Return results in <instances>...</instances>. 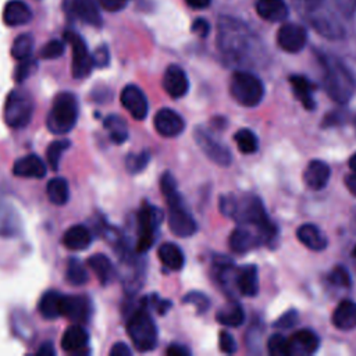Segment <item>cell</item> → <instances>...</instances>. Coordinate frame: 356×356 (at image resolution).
Listing matches in <instances>:
<instances>
[{
	"mask_svg": "<svg viewBox=\"0 0 356 356\" xmlns=\"http://www.w3.org/2000/svg\"><path fill=\"white\" fill-rule=\"evenodd\" d=\"M217 46L227 61L252 64L261 54V43L241 19L221 17L217 25Z\"/></svg>",
	"mask_w": 356,
	"mask_h": 356,
	"instance_id": "6da1fadb",
	"label": "cell"
},
{
	"mask_svg": "<svg viewBox=\"0 0 356 356\" xmlns=\"http://www.w3.org/2000/svg\"><path fill=\"white\" fill-rule=\"evenodd\" d=\"M220 210L238 224H250L277 235L275 225L270 221L264 204L253 193H227L220 197Z\"/></svg>",
	"mask_w": 356,
	"mask_h": 356,
	"instance_id": "7a4b0ae2",
	"label": "cell"
},
{
	"mask_svg": "<svg viewBox=\"0 0 356 356\" xmlns=\"http://www.w3.org/2000/svg\"><path fill=\"white\" fill-rule=\"evenodd\" d=\"M317 58L323 70V86L327 95L339 104L348 103L356 90L352 71L332 54L318 53Z\"/></svg>",
	"mask_w": 356,
	"mask_h": 356,
	"instance_id": "3957f363",
	"label": "cell"
},
{
	"mask_svg": "<svg viewBox=\"0 0 356 356\" xmlns=\"http://www.w3.org/2000/svg\"><path fill=\"white\" fill-rule=\"evenodd\" d=\"M79 106L75 95L70 92H63L53 100L51 108L49 110L46 125L47 129L56 135L70 132L78 120Z\"/></svg>",
	"mask_w": 356,
	"mask_h": 356,
	"instance_id": "277c9868",
	"label": "cell"
},
{
	"mask_svg": "<svg viewBox=\"0 0 356 356\" xmlns=\"http://www.w3.org/2000/svg\"><path fill=\"white\" fill-rule=\"evenodd\" d=\"M127 332L138 350L147 352L156 348L157 327L145 305H142L129 316L127 323Z\"/></svg>",
	"mask_w": 356,
	"mask_h": 356,
	"instance_id": "5b68a950",
	"label": "cell"
},
{
	"mask_svg": "<svg viewBox=\"0 0 356 356\" xmlns=\"http://www.w3.org/2000/svg\"><path fill=\"white\" fill-rule=\"evenodd\" d=\"M229 93L238 104L256 107L264 97V85L249 71H235L229 81Z\"/></svg>",
	"mask_w": 356,
	"mask_h": 356,
	"instance_id": "8992f818",
	"label": "cell"
},
{
	"mask_svg": "<svg viewBox=\"0 0 356 356\" xmlns=\"http://www.w3.org/2000/svg\"><path fill=\"white\" fill-rule=\"evenodd\" d=\"M168 206V227L179 238H188L193 235L197 229L196 221L191 211L186 209L184 199L178 189L171 191L164 195Z\"/></svg>",
	"mask_w": 356,
	"mask_h": 356,
	"instance_id": "52a82bcc",
	"label": "cell"
},
{
	"mask_svg": "<svg viewBox=\"0 0 356 356\" xmlns=\"http://www.w3.org/2000/svg\"><path fill=\"white\" fill-rule=\"evenodd\" d=\"M33 114L32 96L19 89L11 90L4 103V121L11 128H24L31 122Z\"/></svg>",
	"mask_w": 356,
	"mask_h": 356,
	"instance_id": "ba28073f",
	"label": "cell"
},
{
	"mask_svg": "<svg viewBox=\"0 0 356 356\" xmlns=\"http://www.w3.org/2000/svg\"><path fill=\"white\" fill-rule=\"evenodd\" d=\"M275 238V234H270L260 227L250 224H239L231 232L228 243L232 252L242 254L259 248L263 243H271Z\"/></svg>",
	"mask_w": 356,
	"mask_h": 356,
	"instance_id": "9c48e42d",
	"label": "cell"
},
{
	"mask_svg": "<svg viewBox=\"0 0 356 356\" xmlns=\"http://www.w3.org/2000/svg\"><path fill=\"white\" fill-rule=\"evenodd\" d=\"M193 139L199 149L206 154L209 160L221 167H228L232 163L231 150L206 127L197 125L193 131Z\"/></svg>",
	"mask_w": 356,
	"mask_h": 356,
	"instance_id": "30bf717a",
	"label": "cell"
},
{
	"mask_svg": "<svg viewBox=\"0 0 356 356\" xmlns=\"http://www.w3.org/2000/svg\"><path fill=\"white\" fill-rule=\"evenodd\" d=\"M164 214L163 211L154 206V204H143L139 214H138V221H139V238L136 243L138 252L143 253L149 250L157 236V231L163 222Z\"/></svg>",
	"mask_w": 356,
	"mask_h": 356,
	"instance_id": "8fae6325",
	"label": "cell"
},
{
	"mask_svg": "<svg viewBox=\"0 0 356 356\" xmlns=\"http://www.w3.org/2000/svg\"><path fill=\"white\" fill-rule=\"evenodd\" d=\"M65 40L71 44L72 47V75L76 79L85 78L90 74L92 68H93V61H92V54H89L86 43L83 42V39L76 33V32H71L67 31L64 33Z\"/></svg>",
	"mask_w": 356,
	"mask_h": 356,
	"instance_id": "7c38bea8",
	"label": "cell"
},
{
	"mask_svg": "<svg viewBox=\"0 0 356 356\" xmlns=\"http://www.w3.org/2000/svg\"><path fill=\"white\" fill-rule=\"evenodd\" d=\"M307 42V32L299 24H284L277 32V44L286 53L300 51Z\"/></svg>",
	"mask_w": 356,
	"mask_h": 356,
	"instance_id": "4fadbf2b",
	"label": "cell"
},
{
	"mask_svg": "<svg viewBox=\"0 0 356 356\" xmlns=\"http://www.w3.org/2000/svg\"><path fill=\"white\" fill-rule=\"evenodd\" d=\"M120 100L122 107L132 115V118L142 121L147 117L149 103L143 90L136 85H127L121 95Z\"/></svg>",
	"mask_w": 356,
	"mask_h": 356,
	"instance_id": "5bb4252c",
	"label": "cell"
},
{
	"mask_svg": "<svg viewBox=\"0 0 356 356\" xmlns=\"http://www.w3.org/2000/svg\"><path fill=\"white\" fill-rule=\"evenodd\" d=\"M61 314L74 323H85L92 314L89 298L83 295H64Z\"/></svg>",
	"mask_w": 356,
	"mask_h": 356,
	"instance_id": "9a60e30c",
	"label": "cell"
},
{
	"mask_svg": "<svg viewBox=\"0 0 356 356\" xmlns=\"http://www.w3.org/2000/svg\"><path fill=\"white\" fill-rule=\"evenodd\" d=\"M153 124L156 131L165 138L178 136L185 129L184 118L171 108H160L153 118Z\"/></svg>",
	"mask_w": 356,
	"mask_h": 356,
	"instance_id": "2e32d148",
	"label": "cell"
},
{
	"mask_svg": "<svg viewBox=\"0 0 356 356\" xmlns=\"http://www.w3.org/2000/svg\"><path fill=\"white\" fill-rule=\"evenodd\" d=\"M163 88L165 93L172 99L184 97L189 89V79L186 72L177 64L168 65L163 75Z\"/></svg>",
	"mask_w": 356,
	"mask_h": 356,
	"instance_id": "e0dca14e",
	"label": "cell"
},
{
	"mask_svg": "<svg viewBox=\"0 0 356 356\" xmlns=\"http://www.w3.org/2000/svg\"><path fill=\"white\" fill-rule=\"evenodd\" d=\"M22 232L18 210L0 193V236H17Z\"/></svg>",
	"mask_w": 356,
	"mask_h": 356,
	"instance_id": "ac0fdd59",
	"label": "cell"
},
{
	"mask_svg": "<svg viewBox=\"0 0 356 356\" xmlns=\"http://www.w3.org/2000/svg\"><path fill=\"white\" fill-rule=\"evenodd\" d=\"M234 288L242 296H256L259 292V274L254 264H246L234 271Z\"/></svg>",
	"mask_w": 356,
	"mask_h": 356,
	"instance_id": "d6986e66",
	"label": "cell"
},
{
	"mask_svg": "<svg viewBox=\"0 0 356 356\" xmlns=\"http://www.w3.org/2000/svg\"><path fill=\"white\" fill-rule=\"evenodd\" d=\"M289 353L291 356H305L314 353L320 346V339L312 330H300L293 332L289 338Z\"/></svg>",
	"mask_w": 356,
	"mask_h": 356,
	"instance_id": "ffe728a7",
	"label": "cell"
},
{
	"mask_svg": "<svg viewBox=\"0 0 356 356\" xmlns=\"http://www.w3.org/2000/svg\"><path fill=\"white\" fill-rule=\"evenodd\" d=\"M67 10L85 24L100 26L102 17L95 0H65Z\"/></svg>",
	"mask_w": 356,
	"mask_h": 356,
	"instance_id": "44dd1931",
	"label": "cell"
},
{
	"mask_svg": "<svg viewBox=\"0 0 356 356\" xmlns=\"http://www.w3.org/2000/svg\"><path fill=\"white\" fill-rule=\"evenodd\" d=\"M331 177V170L327 163L321 160H312L305 171H303V181L309 189L320 191L323 189Z\"/></svg>",
	"mask_w": 356,
	"mask_h": 356,
	"instance_id": "7402d4cb",
	"label": "cell"
},
{
	"mask_svg": "<svg viewBox=\"0 0 356 356\" xmlns=\"http://www.w3.org/2000/svg\"><path fill=\"white\" fill-rule=\"evenodd\" d=\"M47 168L40 157L36 154H28L18 159L13 165V174L24 178H43Z\"/></svg>",
	"mask_w": 356,
	"mask_h": 356,
	"instance_id": "603a6c76",
	"label": "cell"
},
{
	"mask_svg": "<svg viewBox=\"0 0 356 356\" xmlns=\"http://www.w3.org/2000/svg\"><path fill=\"white\" fill-rule=\"evenodd\" d=\"M32 19L29 6L22 0H10L3 8V21L8 26H21Z\"/></svg>",
	"mask_w": 356,
	"mask_h": 356,
	"instance_id": "cb8c5ba5",
	"label": "cell"
},
{
	"mask_svg": "<svg viewBox=\"0 0 356 356\" xmlns=\"http://www.w3.org/2000/svg\"><path fill=\"white\" fill-rule=\"evenodd\" d=\"M296 238L299 239V242H302L307 249L314 250V252H320L324 250L327 248V236L324 235V232L314 224H302L298 229H296Z\"/></svg>",
	"mask_w": 356,
	"mask_h": 356,
	"instance_id": "d4e9b609",
	"label": "cell"
},
{
	"mask_svg": "<svg viewBox=\"0 0 356 356\" xmlns=\"http://www.w3.org/2000/svg\"><path fill=\"white\" fill-rule=\"evenodd\" d=\"M89 343V334L88 331L79 325V324H72L68 327L61 338V348L65 352L76 353L82 352Z\"/></svg>",
	"mask_w": 356,
	"mask_h": 356,
	"instance_id": "484cf974",
	"label": "cell"
},
{
	"mask_svg": "<svg viewBox=\"0 0 356 356\" xmlns=\"http://www.w3.org/2000/svg\"><path fill=\"white\" fill-rule=\"evenodd\" d=\"M254 8L264 21L280 22L288 17V7L284 0H257Z\"/></svg>",
	"mask_w": 356,
	"mask_h": 356,
	"instance_id": "4316f807",
	"label": "cell"
},
{
	"mask_svg": "<svg viewBox=\"0 0 356 356\" xmlns=\"http://www.w3.org/2000/svg\"><path fill=\"white\" fill-rule=\"evenodd\" d=\"M332 324L341 331L356 328V303L352 300H342L332 313Z\"/></svg>",
	"mask_w": 356,
	"mask_h": 356,
	"instance_id": "83f0119b",
	"label": "cell"
},
{
	"mask_svg": "<svg viewBox=\"0 0 356 356\" xmlns=\"http://www.w3.org/2000/svg\"><path fill=\"white\" fill-rule=\"evenodd\" d=\"M63 243L70 250H83L92 243V232L82 224L72 225L64 232Z\"/></svg>",
	"mask_w": 356,
	"mask_h": 356,
	"instance_id": "f1b7e54d",
	"label": "cell"
},
{
	"mask_svg": "<svg viewBox=\"0 0 356 356\" xmlns=\"http://www.w3.org/2000/svg\"><path fill=\"white\" fill-rule=\"evenodd\" d=\"M89 268L96 274L102 285H108L115 277V268L113 261L102 253H96L86 260Z\"/></svg>",
	"mask_w": 356,
	"mask_h": 356,
	"instance_id": "f546056e",
	"label": "cell"
},
{
	"mask_svg": "<svg viewBox=\"0 0 356 356\" xmlns=\"http://www.w3.org/2000/svg\"><path fill=\"white\" fill-rule=\"evenodd\" d=\"M289 83L292 86L293 95L303 104L306 110H314L316 102L313 99V85L303 75L289 76Z\"/></svg>",
	"mask_w": 356,
	"mask_h": 356,
	"instance_id": "4dcf8cb0",
	"label": "cell"
},
{
	"mask_svg": "<svg viewBox=\"0 0 356 356\" xmlns=\"http://www.w3.org/2000/svg\"><path fill=\"white\" fill-rule=\"evenodd\" d=\"M310 22L313 24L314 29L320 32V35H324L328 39H339L343 36L342 26L328 14L314 13L310 18Z\"/></svg>",
	"mask_w": 356,
	"mask_h": 356,
	"instance_id": "1f68e13d",
	"label": "cell"
},
{
	"mask_svg": "<svg viewBox=\"0 0 356 356\" xmlns=\"http://www.w3.org/2000/svg\"><path fill=\"white\" fill-rule=\"evenodd\" d=\"M63 296L57 291H47L42 295L39 300V312L40 314L47 320H54L61 314V306H63Z\"/></svg>",
	"mask_w": 356,
	"mask_h": 356,
	"instance_id": "d6a6232c",
	"label": "cell"
},
{
	"mask_svg": "<svg viewBox=\"0 0 356 356\" xmlns=\"http://www.w3.org/2000/svg\"><path fill=\"white\" fill-rule=\"evenodd\" d=\"M157 256H159L160 261L171 270H179L185 263L184 252L181 250V248L178 245H175L172 242H165V243L160 245V248L157 250Z\"/></svg>",
	"mask_w": 356,
	"mask_h": 356,
	"instance_id": "836d02e7",
	"label": "cell"
},
{
	"mask_svg": "<svg viewBox=\"0 0 356 356\" xmlns=\"http://www.w3.org/2000/svg\"><path fill=\"white\" fill-rule=\"evenodd\" d=\"M216 320L227 327H239L245 320V312L238 302L232 300L217 312Z\"/></svg>",
	"mask_w": 356,
	"mask_h": 356,
	"instance_id": "e575fe53",
	"label": "cell"
},
{
	"mask_svg": "<svg viewBox=\"0 0 356 356\" xmlns=\"http://www.w3.org/2000/svg\"><path fill=\"white\" fill-rule=\"evenodd\" d=\"M46 193H47V197H49V200L51 203H54L57 206L65 204L68 202V199H70L68 182L64 178L56 177V178H53V179H50L47 182Z\"/></svg>",
	"mask_w": 356,
	"mask_h": 356,
	"instance_id": "d590c367",
	"label": "cell"
},
{
	"mask_svg": "<svg viewBox=\"0 0 356 356\" xmlns=\"http://www.w3.org/2000/svg\"><path fill=\"white\" fill-rule=\"evenodd\" d=\"M103 125L107 129L110 139L114 143H117V145L125 142L128 139V136H129L128 127H127L124 118H121L120 115H108V117H106Z\"/></svg>",
	"mask_w": 356,
	"mask_h": 356,
	"instance_id": "8d00e7d4",
	"label": "cell"
},
{
	"mask_svg": "<svg viewBox=\"0 0 356 356\" xmlns=\"http://www.w3.org/2000/svg\"><path fill=\"white\" fill-rule=\"evenodd\" d=\"M234 140L236 143L238 150L243 154H253L259 149V140L256 134L248 128L236 131V134L234 135Z\"/></svg>",
	"mask_w": 356,
	"mask_h": 356,
	"instance_id": "74e56055",
	"label": "cell"
},
{
	"mask_svg": "<svg viewBox=\"0 0 356 356\" xmlns=\"http://www.w3.org/2000/svg\"><path fill=\"white\" fill-rule=\"evenodd\" d=\"M33 50V38L31 33H22L15 38L13 46H11V56L18 60H26L31 57Z\"/></svg>",
	"mask_w": 356,
	"mask_h": 356,
	"instance_id": "f35d334b",
	"label": "cell"
},
{
	"mask_svg": "<svg viewBox=\"0 0 356 356\" xmlns=\"http://www.w3.org/2000/svg\"><path fill=\"white\" fill-rule=\"evenodd\" d=\"M65 277L67 281L71 285L75 286H81L83 284L88 282V271L86 267L83 266V263L78 259H70L68 264H67V271H65Z\"/></svg>",
	"mask_w": 356,
	"mask_h": 356,
	"instance_id": "ab89813d",
	"label": "cell"
},
{
	"mask_svg": "<svg viewBox=\"0 0 356 356\" xmlns=\"http://www.w3.org/2000/svg\"><path fill=\"white\" fill-rule=\"evenodd\" d=\"M71 146V142L68 139H58L51 142L46 149V159L49 165L53 171H57L61 154Z\"/></svg>",
	"mask_w": 356,
	"mask_h": 356,
	"instance_id": "60d3db41",
	"label": "cell"
},
{
	"mask_svg": "<svg viewBox=\"0 0 356 356\" xmlns=\"http://www.w3.org/2000/svg\"><path fill=\"white\" fill-rule=\"evenodd\" d=\"M267 350L271 356H291L289 342L281 334H274L267 341Z\"/></svg>",
	"mask_w": 356,
	"mask_h": 356,
	"instance_id": "b9f144b4",
	"label": "cell"
},
{
	"mask_svg": "<svg viewBox=\"0 0 356 356\" xmlns=\"http://www.w3.org/2000/svg\"><path fill=\"white\" fill-rule=\"evenodd\" d=\"M149 161H150V154H149V152L143 150L136 154H128V157L125 160V165L131 174H138L146 168Z\"/></svg>",
	"mask_w": 356,
	"mask_h": 356,
	"instance_id": "7bdbcfd3",
	"label": "cell"
},
{
	"mask_svg": "<svg viewBox=\"0 0 356 356\" xmlns=\"http://www.w3.org/2000/svg\"><path fill=\"white\" fill-rule=\"evenodd\" d=\"M65 50V44L60 39H53L47 42L42 49H40V58L43 60H53L58 58Z\"/></svg>",
	"mask_w": 356,
	"mask_h": 356,
	"instance_id": "ee69618b",
	"label": "cell"
},
{
	"mask_svg": "<svg viewBox=\"0 0 356 356\" xmlns=\"http://www.w3.org/2000/svg\"><path fill=\"white\" fill-rule=\"evenodd\" d=\"M182 302H184V303L193 305L195 309L197 310V313H204V312H207V309L210 307V300H209V298H207L204 293L197 292V291H192V292L186 293V295L182 298Z\"/></svg>",
	"mask_w": 356,
	"mask_h": 356,
	"instance_id": "f6af8a7d",
	"label": "cell"
},
{
	"mask_svg": "<svg viewBox=\"0 0 356 356\" xmlns=\"http://www.w3.org/2000/svg\"><path fill=\"white\" fill-rule=\"evenodd\" d=\"M328 281L335 286H341V288H348L350 286V282H352L350 274L348 268H345L343 266L334 267L328 275Z\"/></svg>",
	"mask_w": 356,
	"mask_h": 356,
	"instance_id": "bcb514c9",
	"label": "cell"
},
{
	"mask_svg": "<svg viewBox=\"0 0 356 356\" xmlns=\"http://www.w3.org/2000/svg\"><path fill=\"white\" fill-rule=\"evenodd\" d=\"M35 70H36V61L31 60V57L26 60H22L15 70V75H14L15 81L17 82L25 81L29 75H32L35 72Z\"/></svg>",
	"mask_w": 356,
	"mask_h": 356,
	"instance_id": "7dc6e473",
	"label": "cell"
},
{
	"mask_svg": "<svg viewBox=\"0 0 356 356\" xmlns=\"http://www.w3.org/2000/svg\"><path fill=\"white\" fill-rule=\"evenodd\" d=\"M218 345H220V350L224 352V353H227V355L235 353L236 349H238L235 338H234L228 331H220V335H218Z\"/></svg>",
	"mask_w": 356,
	"mask_h": 356,
	"instance_id": "c3c4849f",
	"label": "cell"
},
{
	"mask_svg": "<svg viewBox=\"0 0 356 356\" xmlns=\"http://www.w3.org/2000/svg\"><path fill=\"white\" fill-rule=\"evenodd\" d=\"M92 61H93V67H99L103 68L108 64L110 61V53L107 46H100L95 50V53L92 54Z\"/></svg>",
	"mask_w": 356,
	"mask_h": 356,
	"instance_id": "681fc988",
	"label": "cell"
},
{
	"mask_svg": "<svg viewBox=\"0 0 356 356\" xmlns=\"http://www.w3.org/2000/svg\"><path fill=\"white\" fill-rule=\"evenodd\" d=\"M296 321H298V313H296L295 310H288V312H285L278 320H275L274 327L286 330V328L293 327V325L296 324Z\"/></svg>",
	"mask_w": 356,
	"mask_h": 356,
	"instance_id": "f907efd6",
	"label": "cell"
},
{
	"mask_svg": "<svg viewBox=\"0 0 356 356\" xmlns=\"http://www.w3.org/2000/svg\"><path fill=\"white\" fill-rule=\"evenodd\" d=\"M337 8L348 18L356 13V0H334Z\"/></svg>",
	"mask_w": 356,
	"mask_h": 356,
	"instance_id": "816d5d0a",
	"label": "cell"
},
{
	"mask_svg": "<svg viewBox=\"0 0 356 356\" xmlns=\"http://www.w3.org/2000/svg\"><path fill=\"white\" fill-rule=\"evenodd\" d=\"M192 32L196 33V35H199L200 38H204V36H207L209 32H210V25H209V22H207L206 19L197 18V19L193 21V24H192Z\"/></svg>",
	"mask_w": 356,
	"mask_h": 356,
	"instance_id": "f5cc1de1",
	"label": "cell"
},
{
	"mask_svg": "<svg viewBox=\"0 0 356 356\" xmlns=\"http://www.w3.org/2000/svg\"><path fill=\"white\" fill-rule=\"evenodd\" d=\"M97 1L106 11L115 13V11H120L125 7L127 0H97Z\"/></svg>",
	"mask_w": 356,
	"mask_h": 356,
	"instance_id": "db71d44e",
	"label": "cell"
},
{
	"mask_svg": "<svg viewBox=\"0 0 356 356\" xmlns=\"http://www.w3.org/2000/svg\"><path fill=\"white\" fill-rule=\"evenodd\" d=\"M165 355L168 356H189L191 350L179 343H171L167 349H165Z\"/></svg>",
	"mask_w": 356,
	"mask_h": 356,
	"instance_id": "11a10c76",
	"label": "cell"
},
{
	"mask_svg": "<svg viewBox=\"0 0 356 356\" xmlns=\"http://www.w3.org/2000/svg\"><path fill=\"white\" fill-rule=\"evenodd\" d=\"M132 353L131 348L124 343V342H118V343H114L113 348L110 349V355L111 356H129Z\"/></svg>",
	"mask_w": 356,
	"mask_h": 356,
	"instance_id": "9f6ffc18",
	"label": "cell"
},
{
	"mask_svg": "<svg viewBox=\"0 0 356 356\" xmlns=\"http://www.w3.org/2000/svg\"><path fill=\"white\" fill-rule=\"evenodd\" d=\"M56 353V349L51 342H43L40 348L36 350L38 356H53Z\"/></svg>",
	"mask_w": 356,
	"mask_h": 356,
	"instance_id": "6f0895ef",
	"label": "cell"
},
{
	"mask_svg": "<svg viewBox=\"0 0 356 356\" xmlns=\"http://www.w3.org/2000/svg\"><path fill=\"white\" fill-rule=\"evenodd\" d=\"M345 185H346L348 191L353 196H356V171H353L345 177Z\"/></svg>",
	"mask_w": 356,
	"mask_h": 356,
	"instance_id": "680465c9",
	"label": "cell"
},
{
	"mask_svg": "<svg viewBox=\"0 0 356 356\" xmlns=\"http://www.w3.org/2000/svg\"><path fill=\"white\" fill-rule=\"evenodd\" d=\"M211 0H185L186 6L193 8V10H203L207 8Z\"/></svg>",
	"mask_w": 356,
	"mask_h": 356,
	"instance_id": "91938a15",
	"label": "cell"
},
{
	"mask_svg": "<svg viewBox=\"0 0 356 356\" xmlns=\"http://www.w3.org/2000/svg\"><path fill=\"white\" fill-rule=\"evenodd\" d=\"M349 167L352 171H356V153H353L352 157L349 159Z\"/></svg>",
	"mask_w": 356,
	"mask_h": 356,
	"instance_id": "94428289",
	"label": "cell"
},
{
	"mask_svg": "<svg viewBox=\"0 0 356 356\" xmlns=\"http://www.w3.org/2000/svg\"><path fill=\"white\" fill-rule=\"evenodd\" d=\"M352 256L356 259V246L353 248V250H352Z\"/></svg>",
	"mask_w": 356,
	"mask_h": 356,
	"instance_id": "6125c7cd",
	"label": "cell"
},
{
	"mask_svg": "<svg viewBox=\"0 0 356 356\" xmlns=\"http://www.w3.org/2000/svg\"><path fill=\"white\" fill-rule=\"evenodd\" d=\"M355 125H356V121H355Z\"/></svg>",
	"mask_w": 356,
	"mask_h": 356,
	"instance_id": "be15d7a7",
	"label": "cell"
}]
</instances>
